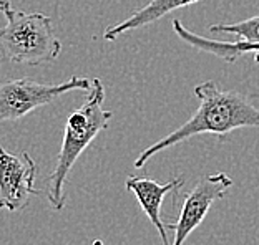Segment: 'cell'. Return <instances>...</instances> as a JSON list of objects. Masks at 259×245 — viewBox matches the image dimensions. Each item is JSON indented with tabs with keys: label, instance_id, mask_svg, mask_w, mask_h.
Segmentation results:
<instances>
[{
	"label": "cell",
	"instance_id": "obj_1",
	"mask_svg": "<svg viewBox=\"0 0 259 245\" xmlns=\"http://www.w3.org/2000/svg\"><path fill=\"white\" fill-rule=\"evenodd\" d=\"M194 95L199 100L196 113L178 130L141 151L133 162L135 167H145L153 156L198 134L226 136L239 128H259V109L241 93L221 90L213 80H208L194 86Z\"/></svg>",
	"mask_w": 259,
	"mask_h": 245
},
{
	"label": "cell",
	"instance_id": "obj_2",
	"mask_svg": "<svg viewBox=\"0 0 259 245\" xmlns=\"http://www.w3.org/2000/svg\"><path fill=\"white\" fill-rule=\"evenodd\" d=\"M87 101L68 114L63 128V141L60 151L57 154L55 167L49 177V202L55 212H60L65 207L67 194V180L76 161L85 153L92 141L100 133L105 131L113 118V113L103 108L105 101V86L100 78L92 80V86L88 90Z\"/></svg>",
	"mask_w": 259,
	"mask_h": 245
},
{
	"label": "cell",
	"instance_id": "obj_3",
	"mask_svg": "<svg viewBox=\"0 0 259 245\" xmlns=\"http://www.w3.org/2000/svg\"><path fill=\"white\" fill-rule=\"evenodd\" d=\"M0 28V53L12 63L30 67L50 65L62 51V42L54 30V20L45 14H27L22 10L5 12Z\"/></svg>",
	"mask_w": 259,
	"mask_h": 245
},
{
	"label": "cell",
	"instance_id": "obj_4",
	"mask_svg": "<svg viewBox=\"0 0 259 245\" xmlns=\"http://www.w3.org/2000/svg\"><path fill=\"white\" fill-rule=\"evenodd\" d=\"M92 80L72 77L62 83H40L33 78L0 80V122L19 121L35 109L75 90H90Z\"/></svg>",
	"mask_w": 259,
	"mask_h": 245
},
{
	"label": "cell",
	"instance_id": "obj_5",
	"mask_svg": "<svg viewBox=\"0 0 259 245\" xmlns=\"http://www.w3.org/2000/svg\"><path fill=\"white\" fill-rule=\"evenodd\" d=\"M231 188L233 179L226 172L209 174L199 180L186 194L178 220L175 224H166V229H171L175 232L171 245H183L186 238L201 225L211 206L216 201L225 199Z\"/></svg>",
	"mask_w": 259,
	"mask_h": 245
},
{
	"label": "cell",
	"instance_id": "obj_6",
	"mask_svg": "<svg viewBox=\"0 0 259 245\" xmlns=\"http://www.w3.org/2000/svg\"><path fill=\"white\" fill-rule=\"evenodd\" d=\"M37 162L28 153L12 154L0 144V211L19 214L28 206L32 196H38L35 188Z\"/></svg>",
	"mask_w": 259,
	"mask_h": 245
},
{
	"label": "cell",
	"instance_id": "obj_7",
	"mask_svg": "<svg viewBox=\"0 0 259 245\" xmlns=\"http://www.w3.org/2000/svg\"><path fill=\"white\" fill-rule=\"evenodd\" d=\"M183 184H185L183 177H175L166 184H160L153 179L138 177V176H128L125 180L126 191L132 192V194L137 197L138 204L141 206V209H143V212L146 214V217H148L151 225L155 227L158 230V234H160L163 245H171V242L168 240L166 224L161 220L163 201L169 192L183 188Z\"/></svg>",
	"mask_w": 259,
	"mask_h": 245
},
{
	"label": "cell",
	"instance_id": "obj_8",
	"mask_svg": "<svg viewBox=\"0 0 259 245\" xmlns=\"http://www.w3.org/2000/svg\"><path fill=\"white\" fill-rule=\"evenodd\" d=\"M171 25H173V32L178 35L185 43H188L199 51H204V53L221 58V60H225L226 63H234L238 58L244 55H254V62L259 63V42L248 43V42H239L238 40V42L229 43V42H220V40H209L198 33H193L191 30H188L178 19H175L171 22Z\"/></svg>",
	"mask_w": 259,
	"mask_h": 245
},
{
	"label": "cell",
	"instance_id": "obj_9",
	"mask_svg": "<svg viewBox=\"0 0 259 245\" xmlns=\"http://www.w3.org/2000/svg\"><path fill=\"white\" fill-rule=\"evenodd\" d=\"M198 2H201V0H151L145 7L133 12L126 20L105 28L103 38L107 40V42H115L116 38H120L121 35H125L126 32L143 28L146 25H150V23H155L156 20L166 17L168 14H171L175 10L188 7V5H193Z\"/></svg>",
	"mask_w": 259,
	"mask_h": 245
},
{
	"label": "cell",
	"instance_id": "obj_10",
	"mask_svg": "<svg viewBox=\"0 0 259 245\" xmlns=\"http://www.w3.org/2000/svg\"><path fill=\"white\" fill-rule=\"evenodd\" d=\"M211 33H231L236 35L239 42H259V15L241 20L238 23H216L209 27Z\"/></svg>",
	"mask_w": 259,
	"mask_h": 245
},
{
	"label": "cell",
	"instance_id": "obj_11",
	"mask_svg": "<svg viewBox=\"0 0 259 245\" xmlns=\"http://www.w3.org/2000/svg\"><path fill=\"white\" fill-rule=\"evenodd\" d=\"M9 10H12V5L9 0H0V12L5 14V12H9Z\"/></svg>",
	"mask_w": 259,
	"mask_h": 245
},
{
	"label": "cell",
	"instance_id": "obj_12",
	"mask_svg": "<svg viewBox=\"0 0 259 245\" xmlns=\"http://www.w3.org/2000/svg\"><path fill=\"white\" fill-rule=\"evenodd\" d=\"M92 245H105V243H103L102 238H95V240L92 242Z\"/></svg>",
	"mask_w": 259,
	"mask_h": 245
}]
</instances>
